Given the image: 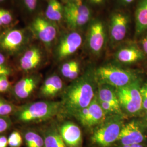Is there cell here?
Returning <instances> with one entry per match:
<instances>
[{
    "label": "cell",
    "mask_w": 147,
    "mask_h": 147,
    "mask_svg": "<svg viewBox=\"0 0 147 147\" xmlns=\"http://www.w3.org/2000/svg\"><path fill=\"white\" fill-rule=\"evenodd\" d=\"M34 36L47 47L50 48L57 35V27L55 22L47 18L37 17L31 24Z\"/></svg>",
    "instance_id": "11"
},
{
    "label": "cell",
    "mask_w": 147,
    "mask_h": 147,
    "mask_svg": "<svg viewBox=\"0 0 147 147\" xmlns=\"http://www.w3.org/2000/svg\"><path fill=\"white\" fill-rule=\"evenodd\" d=\"M5 62V56L0 53V65H4Z\"/></svg>",
    "instance_id": "37"
},
{
    "label": "cell",
    "mask_w": 147,
    "mask_h": 147,
    "mask_svg": "<svg viewBox=\"0 0 147 147\" xmlns=\"http://www.w3.org/2000/svg\"><path fill=\"white\" fill-rule=\"evenodd\" d=\"M106 117L96 96L88 106L80 111L74 116L82 126L87 129L95 128L99 125Z\"/></svg>",
    "instance_id": "9"
},
{
    "label": "cell",
    "mask_w": 147,
    "mask_h": 147,
    "mask_svg": "<svg viewBox=\"0 0 147 147\" xmlns=\"http://www.w3.org/2000/svg\"><path fill=\"white\" fill-rule=\"evenodd\" d=\"M4 0H0V2H2V1H3Z\"/></svg>",
    "instance_id": "43"
},
{
    "label": "cell",
    "mask_w": 147,
    "mask_h": 147,
    "mask_svg": "<svg viewBox=\"0 0 147 147\" xmlns=\"http://www.w3.org/2000/svg\"><path fill=\"white\" fill-rule=\"evenodd\" d=\"M8 138L5 135H0V147H8Z\"/></svg>",
    "instance_id": "33"
},
{
    "label": "cell",
    "mask_w": 147,
    "mask_h": 147,
    "mask_svg": "<svg viewBox=\"0 0 147 147\" xmlns=\"http://www.w3.org/2000/svg\"><path fill=\"white\" fill-rule=\"evenodd\" d=\"M1 37H0V42H1Z\"/></svg>",
    "instance_id": "44"
},
{
    "label": "cell",
    "mask_w": 147,
    "mask_h": 147,
    "mask_svg": "<svg viewBox=\"0 0 147 147\" xmlns=\"http://www.w3.org/2000/svg\"><path fill=\"white\" fill-rule=\"evenodd\" d=\"M80 64L76 60H71L63 63L61 67V73L65 78L75 80L80 76Z\"/></svg>",
    "instance_id": "24"
},
{
    "label": "cell",
    "mask_w": 147,
    "mask_h": 147,
    "mask_svg": "<svg viewBox=\"0 0 147 147\" xmlns=\"http://www.w3.org/2000/svg\"><path fill=\"white\" fill-rule=\"evenodd\" d=\"M22 135L26 147H45L42 135L37 131L27 129L23 131Z\"/></svg>",
    "instance_id": "23"
},
{
    "label": "cell",
    "mask_w": 147,
    "mask_h": 147,
    "mask_svg": "<svg viewBox=\"0 0 147 147\" xmlns=\"http://www.w3.org/2000/svg\"><path fill=\"white\" fill-rule=\"evenodd\" d=\"M141 48L131 44L119 49L115 53V58L119 63L123 64H132L139 62L146 57Z\"/></svg>",
    "instance_id": "15"
},
{
    "label": "cell",
    "mask_w": 147,
    "mask_h": 147,
    "mask_svg": "<svg viewBox=\"0 0 147 147\" xmlns=\"http://www.w3.org/2000/svg\"><path fill=\"white\" fill-rule=\"evenodd\" d=\"M42 61V53L39 48L32 47L27 50L20 59V68L25 72L30 71L40 65Z\"/></svg>",
    "instance_id": "18"
},
{
    "label": "cell",
    "mask_w": 147,
    "mask_h": 147,
    "mask_svg": "<svg viewBox=\"0 0 147 147\" xmlns=\"http://www.w3.org/2000/svg\"><path fill=\"white\" fill-rule=\"evenodd\" d=\"M27 8L30 11H34L37 5V0H24Z\"/></svg>",
    "instance_id": "31"
},
{
    "label": "cell",
    "mask_w": 147,
    "mask_h": 147,
    "mask_svg": "<svg viewBox=\"0 0 147 147\" xmlns=\"http://www.w3.org/2000/svg\"><path fill=\"white\" fill-rule=\"evenodd\" d=\"M97 90L94 70H88L63 90L61 100L63 116L74 117L88 106L96 96Z\"/></svg>",
    "instance_id": "1"
},
{
    "label": "cell",
    "mask_w": 147,
    "mask_h": 147,
    "mask_svg": "<svg viewBox=\"0 0 147 147\" xmlns=\"http://www.w3.org/2000/svg\"><path fill=\"white\" fill-rule=\"evenodd\" d=\"M24 34L19 30H14L8 33L0 42L2 50L7 52L13 53L17 51L24 43Z\"/></svg>",
    "instance_id": "19"
},
{
    "label": "cell",
    "mask_w": 147,
    "mask_h": 147,
    "mask_svg": "<svg viewBox=\"0 0 147 147\" xmlns=\"http://www.w3.org/2000/svg\"><path fill=\"white\" fill-rule=\"evenodd\" d=\"M3 75H2V76H0V81H1V79L2 78V76H3Z\"/></svg>",
    "instance_id": "42"
},
{
    "label": "cell",
    "mask_w": 147,
    "mask_h": 147,
    "mask_svg": "<svg viewBox=\"0 0 147 147\" xmlns=\"http://www.w3.org/2000/svg\"><path fill=\"white\" fill-rule=\"evenodd\" d=\"M45 16L49 20L55 23L61 21L64 18V6L58 0H49Z\"/></svg>",
    "instance_id": "22"
},
{
    "label": "cell",
    "mask_w": 147,
    "mask_h": 147,
    "mask_svg": "<svg viewBox=\"0 0 147 147\" xmlns=\"http://www.w3.org/2000/svg\"><path fill=\"white\" fill-rule=\"evenodd\" d=\"M40 134L44 138L45 147H68L61 136L57 124L55 123L44 126Z\"/></svg>",
    "instance_id": "17"
},
{
    "label": "cell",
    "mask_w": 147,
    "mask_h": 147,
    "mask_svg": "<svg viewBox=\"0 0 147 147\" xmlns=\"http://www.w3.org/2000/svg\"><path fill=\"white\" fill-rule=\"evenodd\" d=\"M135 37L147 32V0H140L135 12Z\"/></svg>",
    "instance_id": "20"
},
{
    "label": "cell",
    "mask_w": 147,
    "mask_h": 147,
    "mask_svg": "<svg viewBox=\"0 0 147 147\" xmlns=\"http://www.w3.org/2000/svg\"><path fill=\"white\" fill-rule=\"evenodd\" d=\"M142 101V113L147 111V81L142 84L140 88Z\"/></svg>",
    "instance_id": "28"
},
{
    "label": "cell",
    "mask_w": 147,
    "mask_h": 147,
    "mask_svg": "<svg viewBox=\"0 0 147 147\" xmlns=\"http://www.w3.org/2000/svg\"><path fill=\"white\" fill-rule=\"evenodd\" d=\"M16 121L25 124H35L49 121L56 116H63L61 101H39L17 106L13 114Z\"/></svg>",
    "instance_id": "2"
},
{
    "label": "cell",
    "mask_w": 147,
    "mask_h": 147,
    "mask_svg": "<svg viewBox=\"0 0 147 147\" xmlns=\"http://www.w3.org/2000/svg\"><path fill=\"white\" fill-rule=\"evenodd\" d=\"M96 97L98 100L110 104L117 110L123 113L119 105L115 88L108 84H98Z\"/></svg>",
    "instance_id": "21"
},
{
    "label": "cell",
    "mask_w": 147,
    "mask_h": 147,
    "mask_svg": "<svg viewBox=\"0 0 147 147\" xmlns=\"http://www.w3.org/2000/svg\"><path fill=\"white\" fill-rule=\"evenodd\" d=\"M146 129L141 120H132L124 123L117 141L122 146L142 144L146 139Z\"/></svg>",
    "instance_id": "8"
},
{
    "label": "cell",
    "mask_w": 147,
    "mask_h": 147,
    "mask_svg": "<svg viewBox=\"0 0 147 147\" xmlns=\"http://www.w3.org/2000/svg\"><path fill=\"white\" fill-rule=\"evenodd\" d=\"M67 3V2H81L82 1V0H66Z\"/></svg>",
    "instance_id": "40"
},
{
    "label": "cell",
    "mask_w": 147,
    "mask_h": 147,
    "mask_svg": "<svg viewBox=\"0 0 147 147\" xmlns=\"http://www.w3.org/2000/svg\"><path fill=\"white\" fill-rule=\"evenodd\" d=\"M83 42L81 34L78 32H70L64 36L59 41L55 50L56 58L62 61L76 53Z\"/></svg>",
    "instance_id": "12"
},
{
    "label": "cell",
    "mask_w": 147,
    "mask_h": 147,
    "mask_svg": "<svg viewBox=\"0 0 147 147\" xmlns=\"http://www.w3.org/2000/svg\"><path fill=\"white\" fill-rule=\"evenodd\" d=\"M86 41L89 52L92 55L98 56L102 53L107 41V33L102 21L95 20L90 23Z\"/></svg>",
    "instance_id": "7"
},
{
    "label": "cell",
    "mask_w": 147,
    "mask_h": 147,
    "mask_svg": "<svg viewBox=\"0 0 147 147\" xmlns=\"http://www.w3.org/2000/svg\"><path fill=\"white\" fill-rule=\"evenodd\" d=\"M11 124L12 121L9 117H0V135L8 130Z\"/></svg>",
    "instance_id": "27"
},
{
    "label": "cell",
    "mask_w": 147,
    "mask_h": 147,
    "mask_svg": "<svg viewBox=\"0 0 147 147\" xmlns=\"http://www.w3.org/2000/svg\"><path fill=\"white\" fill-rule=\"evenodd\" d=\"M141 121L142 124L144 125V126L147 128V111L143 113V116L142 117Z\"/></svg>",
    "instance_id": "35"
},
{
    "label": "cell",
    "mask_w": 147,
    "mask_h": 147,
    "mask_svg": "<svg viewBox=\"0 0 147 147\" xmlns=\"http://www.w3.org/2000/svg\"><path fill=\"white\" fill-rule=\"evenodd\" d=\"M64 89L62 79L57 75H53L44 81L40 88L39 93L44 98H53L62 94Z\"/></svg>",
    "instance_id": "16"
},
{
    "label": "cell",
    "mask_w": 147,
    "mask_h": 147,
    "mask_svg": "<svg viewBox=\"0 0 147 147\" xmlns=\"http://www.w3.org/2000/svg\"><path fill=\"white\" fill-rule=\"evenodd\" d=\"M17 106L0 97V117H9L13 115Z\"/></svg>",
    "instance_id": "25"
},
{
    "label": "cell",
    "mask_w": 147,
    "mask_h": 147,
    "mask_svg": "<svg viewBox=\"0 0 147 147\" xmlns=\"http://www.w3.org/2000/svg\"><path fill=\"white\" fill-rule=\"evenodd\" d=\"M0 18L4 25L9 24L12 21V16L11 13L3 9H0Z\"/></svg>",
    "instance_id": "29"
},
{
    "label": "cell",
    "mask_w": 147,
    "mask_h": 147,
    "mask_svg": "<svg viewBox=\"0 0 147 147\" xmlns=\"http://www.w3.org/2000/svg\"><path fill=\"white\" fill-rule=\"evenodd\" d=\"M121 147H145V146L142 144H137L133 145H127V146H122Z\"/></svg>",
    "instance_id": "39"
},
{
    "label": "cell",
    "mask_w": 147,
    "mask_h": 147,
    "mask_svg": "<svg viewBox=\"0 0 147 147\" xmlns=\"http://www.w3.org/2000/svg\"><path fill=\"white\" fill-rule=\"evenodd\" d=\"M89 1L91 2V3L95 5H101L104 2V0H89Z\"/></svg>",
    "instance_id": "36"
},
{
    "label": "cell",
    "mask_w": 147,
    "mask_h": 147,
    "mask_svg": "<svg viewBox=\"0 0 147 147\" xmlns=\"http://www.w3.org/2000/svg\"><path fill=\"white\" fill-rule=\"evenodd\" d=\"M11 74V70L5 65H0V76L8 75Z\"/></svg>",
    "instance_id": "32"
},
{
    "label": "cell",
    "mask_w": 147,
    "mask_h": 147,
    "mask_svg": "<svg viewBox=\"0 0 147 147\" xmlns=\"http://www.w3.org/2000/svg\"><path fill=\"white\" fill-rule=\"evenodd\" d=\"M3 25V23H2V20H1V18H0V25Z\"/></svg>",
    "instance_id": "41"
},
{
    "label": "cell",
    "mask_w": 147,
    "mask_h": 147,
    "mask_svg": "<svg viewBox=\"0 0 147 147\" xmlns=\"http://www.w3.org/2000/svg\"><path fill=\"white\" fill-rule=\"evenodd\" d=\"M121 1L122 2V3H123V5H129L131 4L132 2L135 1V0H121Z\"/></svg>",
    "instance_id": "38"
},
{
    "label": "cell",
    "mask_w": 147,
    "mask_h": 147,
    "mask_svg": "<svg viewBox=\"0 0 147 147\" xmlns=\"http://www.w3.org/2000/svg\"><path fill=\"white\" fill-rule=\"evenodd\" d=\"M141 85V79H140L131 84L116 88L121 109L125 116H135L142 113Z\"/></svg>",
    "instance_id": "5"
},
{
    "label": "cell",
    "mask_w": 147,
    "mask_h": 147,
    "mask_svg": "<svg viewBox=\"0 0 147 147\" xmlns=\"http://www.w3.org/2000/svg\"><path fill=\"white\" fill-rule=\"evenodd\" d=\"M40 78L36 75H30L19 80L13 87V94L19 100L31 97L38 87Z\"/></svg>",
    "instance_id": "14"
},
{
    "label": "cell",
    "mask_w": 147,
    "mask_h": 147,
    "mask_svg": "<svg viewBox=\"0 0 147 147\" xmlns=\"http://www.w3.org/2000/svg\"><path fill=\"white\" fill-rule=\"evenodd\" d=\"M92 12L82 1L67 2L64 6V18L71 29H79L85 26L90 20Z\"/></svg>",
    "instance_id": "6"
},
{
    "label": "cell",
    "mask_w": 147,
    "mask_h": 147,
    "mask_svg": "<svg viewBox=\"0 0 147 147\" xmlns=\"http://www.w3.org/2000/svg\"><path fill=\"white\" fill-rule=\"evenodd\" d=\"M130 22V16L125 12L117 11L112 14L109 27L111 44H117L125 39L129 29Z\"/></svg>",
    "instance_id": "10"
},
{
    "label": "cell",
    "mask_w": 147,
    "mask_h": 147,
    "mask_svg": "<svg viewBox=\"0 0 147 147\" xmlns=\"http://www.w3.org/2000/svg\"><path fill=\"white\" fill-rule=\"evenodd\" d=\"M23 141L22 135L17 130L12 132L8 138L9 147H21Z\"/></svg>",
    "instance_id": "26"
},
{
    "label": "cell",
    "mask_w": 147,
    "mask_h": 147,
    "mask_svg": "<svg viewBox=\"0 0 147 147\" xmlns=\"http://www.w3.org/2000/svg\"><path fill=\"white\" fill-rule=\"evenodd\" d=\"M124 116H107L104 121L95 127L91 141L100 147H107L117 141L124 123Z\"/></svg>",
    "instance_id": "4"
},
{
    "label": "cell",
    "mask_w": 147,
    "mask_h": 147,
    "mask_svg": "<svg viewBox=\"0 0 147 147\" xmlns=\"http://www.w3.org/2000/svg\"><path fill=\"white\" fill-rule=\"evenodd\" d=\"M141 49L145 53V55H147V35L142 39L141 41Z\"/></svg>",
    "instance_id": "34"
},
{
    "label": "cell",
    "mask_w": 147,
    "mask_h": 147,
    "mask_svg": "<svg viewBox=\"0 0 147 147\" xmlns=\"http://www.w3.org/2000/svg\"><path fill=\"white\" fill-rule=\"evenodd\" d=\"M58 130L68 147H82V137L80 128L71 121H65L57 125Z\"/></svg>",
    "instance_id": "13"
},
{
    "label": "cell",
    "mask_w": 147,
    "mask_h": 147,
    "mask_svg": "<svg viewBox=\"0 0 147 147\" xmlns=\"http://www.w3.org/2000/svg\"><path fill=\"white\" fill-rule=\"evenodd\" d=\"M11 83L8 80V75H3L0 81V93H5L8 90Z\"/></svg>",
    "instance_id": "30"
},
{
    "label": "cell",
    "mask_w": 147,
    "mask_h": 147,
    "mask_svg": "<svg viewBox=\"0 0 147 147\" xmlns=\"http://www.w3.org/2000/svg\"><path fill=\"white\" fill-rule=\"evenodd\" d=\"M94 73L98 84H108L115 88L125 87L141 79L136 71L113 64L100 66L95 69Z\"/></svg>",
    "instance_id": "3"
}]
</instances>
